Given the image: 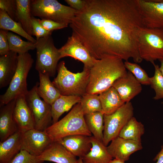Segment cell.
I'll use <instances>...</instances> for the list:
<instances>
[{"label": "cell", "instance_id": "1", "mask_svg": "<svg viewBox=\"0 0 163 163\" xmlns=\"http://www.w3.org/2000/svg\"><path fill=\"white\" fill-rule=\"evenodd\" d=\"M85 1L69 25L91 56L141 62L138 36L143 26L136 0Z\"/></svg>", "mask_w": 163, "mask_h": 163}, {"label": "cell", "instance_id": "2", "mask_svg": "<svg viewBox=\"0 0 163 163\" xmlns=\"http://www.w3.org/2000/svg\"><path fill=\"white\" fill-rule=\"evenodd\" d=\"M123 60L116 57L97 59L90 69L86 93L99 94L112 87L114 82L127 73Z\"/></svg>", "mask_w": 163, "mask_h": 163}, {"label": "cell", "instance_id": "3", "mask_svg": "<svg viewBox=\"0 0 163 163\" xmlns=\"http://www.w3.org/2000/svg\"><path fill=\"white\" fill-rule=\"evenodd\" d=\"M45 131L53 142L69 136H91L86 123L80 103L76 104L65 117L52 124Z\"/></svg>", "mask_w": 163, "mask_h": 163}, {"label": "cell", "instance_id": "4", "mask_svg": "<svg viewBox=\"0 0 163 163\" xmlns=\"http://www.w3.org/2000/svg\"><path fill=\"white\" fill-rule=\"evenodd\" d=\"M57 70V76L52 82L61 95L82 97L86 93L90 69L84 66L82 72L73 73L67 69L65 62L62 61L58 65Z\"/></svg>", "mask_w": 163, "mask_h": 163}, {"label": "cell", "instance_id": "5", "mask_svg": "<svg viewBox=\"0 0 163 163\" xmlns=\"http://www.w3.org/2000/svg\"><path fill=\"white\" fill-rule=\"evenodd\" d=\"M34 62L28 52L18 54L17 69L5 92L0 96V106L28 92L27 79Z\"/></svg>", "mask_w": 163, "mask_h": 163}, {"label": "cell", "instance_id": "6", "mask_svg": "<svg viewBox=\"0 0 163 163\" xmlns=\"http://www.w3.org/2000/svg\"><path fill=\"white\" fill-rule=\"evenodd\" d=\"M30 9L34 17L67 25L71 23L78 12L56 0H31Z\"/></svg>", "mask_w": 163, "mask_h": 163}, {"label": "cell", "instance_id": "7", "mask_svg": "<svg viewBox=\"0 0 163 163\" xmlns=\"http://www.w3.org/2000/svg\"><path fill=\"white\" fill-rule=\"evenodd\" d=\"M138 45L142 60L152 64L163 58V29L142 27L138 34Z\"/></svg>", "mask_w": 163, "mask_h": 163}, {"label": "cell", "instance_id": "8", "mask_svg": "<svg viewBox=\"0 0 163 163\" xmlns=\"http://www.w3.org/2000/svg\"><path fill=\"white\" fill-rule=\"evenodd\" d=\"M37 40L35 69L38 73L53 77L57 70L58 62L61 59L59 49L55 46L51 35Z\"/></svg>", "mask_w": 163, "mask_h": 163}, {"label": "cell", "instance_id": "9", "mask_svg": "<svg viewBox=\"0 0 163 163\" xmlns=\"http://www.w3.org/2000/svg\"><path fill=\"white\" fill-rule=\"evenodd\" d=\"M133 110L131 102H129L125 103L112 114H104L103 142L105 146L119 136L123 126L133 117Z\"/></svg>", "mask_w": 163, "mask_h": 163}, {"label": "cell", "instance_id": "10", "mask_svg": "<svg viewBox=\"0 0 163 163\" xmlns=\"http://www.w3.org/2000/svg\"><path fill=\"white\" fill-rule=\"evenodd\" d=\"M39 83L35 85L25 95L26 100L33 115L34 121V129L45 131L52 122L51 105L39 96L37 90Z\"/></svg>", "mask_w": 163, "mask_h": 163}, {"label": "cell", "instance_id": "11", "mask_svg": "<svg viewBox=\"0 0 163 163\" xmlns=\"http://www.w3.org/2000/svg\"><path fill=\"white\" fill-rule=\"evenodd\" d=\"M143 27L163 29V0H136Z\"/></svg>", "mask_w": 163, "mask_h": 163}, {"label": "cell", "instance_id": "12", "mask_svg": "<svg viewBox=\"0 0 163 163\" xmlns=\"http://www.w3.org/2000/svg\"><path fill=\"white\" fill-rule=\"evenodd\" d=\"M53 142L45 131L34 128L22 133L21 150H24L32 155L39 156Z\"/></svg>", "mask_w": 163, "mask_h": 163}, {"label": "cell", "instance_id": "13", "mask_svg": "<svg viewBox=\"0 0 163 163\" xmlns=\"http://www.w3.org/2000/svg\"><path fill=\"white\" fill-rule=\"evenodd\" d=\"M60 58L71 57L82 62L85 66L90 69L97 59L91 55L89 51L81 42L72 34L66 43L59 49Z\"/></svg>", "mask_w": 163, "mask_h": 163}, {"label": "cell", "instance_id": "14", "mask_svg": "<svg viewBox=\"0 0 163 163\" xmlns=\"http://www.w3.org/2000/svg\"><path fill=\"white\" fill-rule=\"evenodd\" d=\"M107 147L113 158L124 161L128 160L133 153L142 149L141 142L125 139L118 136Z\"/></svg>", "mask_w": 163, "mask_h": 163}, {"label": "cell", "instance_id": "15", "mask_svg": "<svg viewBox=\"0 0 163 163\" xmlns=\"http://www.w3.org/2000/svg\"><path fill=\"white\" fill-rule=\"evenodd\" d=\"M112 86L125 103L130 102L142 90L141 84L129 71L125 75L117 79L113 83Z\"/></svg>", "mask_w": 163, "mask_h": 163}, {"label": "cell", "instance_id": "16", "mask_svg": "<svg viewBox=\"0 0 163 163\" xmlns=\"http://www.w3.org/2000/svg\"><path fill=\"white\" fill-rule=\"evenodd\" d=\"M13 116L18 131L23 133L34 128V119L27 104L25 95L16 99Z\"/></svg>", "mask_w": 163, "mask_h": 163}, {"label": "cell", "instance_id": "17", "mask_svg": "<svg viewBox=\"0 0 163 163\" xmlns=\"http://www.w3.org/2000/svg\"><path fill=\"white\" fill-rule=\"evenodd\" d=\"M57 142L74 156L82 158L88 153L92 147L90 136L75 135L65 137Z\"/></svg>", "mask_w": 163, "mask_h": 163}, {"label": "cell", "instance_id": "18", "mask_svg": "<svg viewBox=\"0 0 163 163\" xmlns=\"http://www.w3.org/2000/svg\"><path fill=\"white\" fill-rule=\"evenodd\" d=\"M15 102V99L0 107V142L18 131L13 116Z\"/></svg>", "mask_w": 163, "mask_h": 163}, {"label": "cell", "instance_id": "19", "mask_svg": "<svg viewBox=\"0 0 163 163\" xmlns=\"http://www.w3.org/2000/svg\"><path fill=\"white\" fill-rule=\"evenodd\" d=\"M76 157L62 145L53 142L40 156V160L56 163H76Z\"/></svg>", "mask_w": 163, "mask_h": 163}, {"label": "cell", "instance_id": "20", "mask_svg": "<svg viewBox=\"0 0 163 163\" xmlns=\"http://www.w3.org/2000/svg\"><path fill=\"white\" fill-rule=\"evenodd\" d=\"M22 133L18 131L0 142V163H11L21 150Z\"/></svg>", "mask_w": 163, "mask_h": 163}, {"label": "cell", "instance_id": "21", "mask_svg": "<svg viewBox=\"0 0 163 163\" xmlns=\"http://www.w3.org/2000/svg\"><path fill=\"white\" fill-rule=\"evenodd\" d=\"M18 54L10 51L0 57V88L9 85L16 71Z\"/></svg>", "mask_w": 163, "mask_h": 163}, {"label": "cell", "instance_id": "22", "mask_svg": "<svg viewBox=\"0 0 163 163\" xmlns=\"http://www.w3.org/2000/svg\"><path fill=\"white\" fill-rule=\"evenodd\" d=\"M92 147L90 151L82 158L83 163H110L113 158L107 147L93 136H90Z\"/></svg>", "mask_w": 163, "mask_h": 163}, {"label": "cell", "instance_id": "23", "mask_svg": "<svg viewBox=\"0 0 163 163\" xmlns=\"http://www.w3.org/2000/svg\"><path fill=\"white\" fill-rule=\"evenodd\" d=\"M98 96L102 112L105 114L113 113L125 103L112 86L100 93Z\"/></svg>", "mask_w": 163, "mask_h": 163}, {"label": "cell", "instance_id": "24", "mask_svg": "<svg viewBox=\"0 0 163 163\" xmlns=\"http://www.w3.org/2000/svg\"><path fill=\"white\" fill-rule=\"evenodd\" d=\"M81 97L76 95H61L51 105L53 123L58 121L64 113L69 110L76 104L80 103Z\"/></svg>", "mask_w": 163, "mask_h": 163}, {"label": "cell", "instance_id": "25", "mask_svg": "<svg viewBox=\"0 0 163 163\" xmlns=\"http://www.w3.org/2000/svg\"><path fill=\"white\" fill-rule=\"evenodd\" d=\"M39 83L37 87V93L40 97L51 105L61 95L60 92L54 85L48 75L39 73Z\"/></svg>", "mask_w": 163, "mask_h": 163}, {"label": "cell", "instance_id": "26", "mask_svg": "<svg viewBox=\"0 0 163 163\" xmlns=\"http://www.w3.org/2000/svg\"><path fill=\"white\" fill-rule=\"evenodd\" d=\"M16 18L25 31L31 36L33 35L31 26L32 16L30 9V0H16Z\"/></svg>", "mask_w": 163, "mask_h": 163}, {"label": "cell", "instance_id": "27", "mask_svg": "<svg viewBox=\"0 0 163 163\" xmlns=\"http://www.w3.org/2000/svg\"><path fill=\"white\" fill-rule=\"evenodd\" d=\"M104 114L96 112L84 115L85 122L90 132L96 139L103 142L104 129Z\"/></svg>", "mask_w": 163, "mask_h": 163}, {"label": "cell", "instance_id": "28", "mask_svg": "<svg viewBox=\"0 0 163 163\" xmlns=\"http://www.w3.org/2000/svg\"><path fill=\"white\" fill-rule=\"evenodd\" d=\"M144 132V125L133 117L123 128L118 136L125 139L141 142V137Z\"/></svg>", "mask_w": 163, "mask_h": 163}, {"label": "cell", "instance_id": "29", "mask_svg": "<svg viewBox=\"0 0 163 163\" xmlns=\"http://www.w3.org/2000/svg\"><path fill=\"white\" fill-rule=\"evenodd\" d=\"M0 28L15 33L34 43L37 42V40L25 31L20 23L14 21L5 11L0 9Z\"/></svg>", "mask_w": 163, "mask_h": 163}, {"label": "cell", "instance_id": "30", "mask_svg": "<svg viewBox=\"0 0 163 163\" xmlns=\"http://www.w3.org/2000/svg\"><path fill=\"white\" fill-rule=\"evenodd\" d=\"M7 37L10 51L18 54H23L30 50L36 49V43L29 41H24L18 35L13 33L8 32Z\"/></svg>", "mask_w": 163, "mask_h": 163}, {"label": "cell", "instance_id": "31", "mask_svg": "<svg viewBox=\"0 0 163 163\" xmlns=\"http://www.w3.org/2000/svg\"><path fill=\"white\" fill-rule=\"evenodd\" d=\"M80 103L84 115L102 112L98 95L85 93L81 97Z\"/></svg>", "mask_w": 163, "mask_h": 163}, {"label": "cell", "instance_id": "32", "mask_svg": "<svg viewBox=\"0 0 163 163\" xmlns=\"http://www.w3.org/2000/svg\"><path fill=\"white\" fill-rule=\"evenodd\" d=\"M154 66L155 73L154 75L150 77V85L155 93L153 98L158 100L163 98V75L161 74L158 65L152 64Z\"/></svg>", "mask_w": 163, "mask_h": 163}, {"label": "cell", "instance_id": "33", "mask_svg": "<svg viewBox=\"0 0 163 163\" xmlns=\"http://www.w3.org/2000/svg\"><path fill=\"white\" fill-rule=\"evenodd\" d=\"M126 69L131 72L137 80L143 85H150L149 77L145 71L136 63L131 62L128 61L124 62Z\"/></svg>", "mask_w": 163, "mask_h": 163}, {"label": "cell", "instance_id": "34", "mask_svg": "<svg viewBox=\"0 0 163 163\" xmlns=\"http://www.w3.org/2000/svg\"><path fill=\"white\" fill-rule=\"evenodd\" d=\"M38 156L30 154L21 150L11 161V163H42Z\"/></svg>", "mask_w": 163, "mask_h": 163}, {"label": "cell", "instance_id": "35", "mask_svg": "<svg viewBox=\"0 0 163 163\" xmlns=\"http://www.w3.org/2000/svg\"><path fill=\"white\" fill-rule=\"evenodd\" d=\"M31 26L33 35L36 37L37 40L40 38L51 35L52 32L45 29L40 23V19L33 16L31 18Z\"/></svg>", "mask_w": 163, "mask_h": 163}, {"label": "cell", "instance_id": "36", "mask_svg": "<svg viewBox=\"0 0 163 163\" xmlns=\"http://www.w3.org/2000/svg\"><path fill=\"white\" fill-rule=\"evenodd\" d=\"M0 9L5 11L11 19L18 22L16 0H0Z\"/></svg>", "mask_w": 163, "mask_h": 163}, {"label": "cell", "instance_id": "37", "mask_svg": "<svg viewBox=\"0 0 163 163\" xmlns=\"http://www.w3.org/2000/svg\"><path fill=\"white\" fill-rule=\"evenodd\" d=\"M40 23L43 27L47 30L52 32L54 30L62 29L68 25L57 22L52 20L46 19H40Z\"/></svg>", "mask_w": 163, "mask_h": 163}, {"label": "cell", "instance_id": "38", "mask_svg": "<svg viewBox=\"0 0 163 163\" xmlns=\"http://www.w3.org/2000/svg\"><path fill=\"white\" fill-rule=\"evenodd\" d=\"M8 31L0 29V55H3L10 51L7 33Z\"/></svg>", "mask_w": 163, "mask_h": 163}, {"label": "cell", "instance_id": "39", "mask_svg": "<svg viewBox=\"0 0 163 163\" xmlns=\"http://www.w3.org/2000/svg\"><path fill=\"white\" fill-rule=\"evenodd\" d=\"M65 1L69 7L78 11L83 9L86 3L85 0H65Z\"/></svg>", "mask_w": 163, "mask_h": 163}, {"label": "cell", "instance_id": "40", "mask_svg": "<svg viewBox=\"0 0 163 163\" xmlns=\"http://www.w3.org/2000/svg\"><path fill=\"white\" fill-rule=\"evenodd\" d=\"M153 160L156 163H163V145L161 146L160 151L154 158Z\"/></svg>", "mask_w": 163, "mask_h": 163}, {"label": "cell", "instance_id": "41", "mask_svg": "<svg viewBox=\"0 0 163 163\" xmlns=\"http://www.w3.org/2000/svg\"><path fill=\"white\" fill-rule=\"evenodd\" d=\"M161 64L160 66L159 67L160 71L163 75V58H161L158 60Z\"/></svg>", "mask_w": 163, "mask_h": 163}, {"label": "cell", "instance_id": "42", "mask_svg": "<svg viewBox=\"0 0 163 163\" xmlns=\"http://www.w3.org/2000/svg\"><path fill=\"white\" fill-rule=\"evenodd\" d=\"M110 163H125V161L118 160L116 159H114L112 160Z\"/></svg>", "mask_w": 163, "mask_h": 163}, {"label": "cell", "instance_id": "43", "mask_svg": "<svg viewBox=\"0 0 163 163\" xmlns=\"http://www.w3.org/2000/svg\"><path fill=\"white\" fill-rule=\"evenodd\" d=\"M76 163H83L82 158H79L77 160Z\"/></svg>", "mask_w": 163, "mask_h": 163}, {"label": "cell", "instance_id": "44", "mask_svg": "<svg viewBox=\"0 0 163 163\" xmlns=\"http://www.w3.org/2000/svg\"><path fill=\"white\" fill-rule=\"evenodd\" d=\"M162 104H163V101L161 103Z\"/></svg>", "mask_w": 163, "mask_h": 163}]
</instances>
